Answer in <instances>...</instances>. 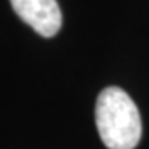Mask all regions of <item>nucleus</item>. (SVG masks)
<instances>
[{"label": "nucleus", "mask_w": 149, "mask_h": 149, "mask_svg": "<svg viewBox=\"0 0 149 149\" xmlns=\"http://www.w3.org/2000/svg\"><path fill=\"white\" fill-rule=\"evenodd\" d=\"M95 124L108 149H135L142 136V119L135 101L119 86L104 88L95 104Z\"/></svg>", "instance_id": "f257e3e1"}, {"label": "nucleus", "mask_w": 149, "mask_h": 149, "mask_svg": "<svg viewBox=\"0 0 149 149\" xmlns=\"http://www.w3.org/2000/svg\"><path fill=\"white\" fill-rule=\"evenodd\" d=\"M13 11L40 36L52 38L61 29V9L56 0H9Z\"/></svg>", "instance_id": "f03ea898"}]
</instances>
